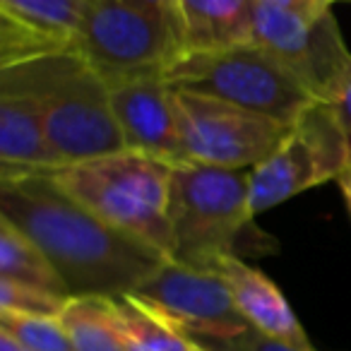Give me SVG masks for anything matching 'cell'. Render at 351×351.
Masks as SVG:
<instances>
[{"instance_id": "1", "label": "cell", "mask_w": 351, "mask_h": 351, "mask_svg": "<svg viewBox=\"0 0 351 351\" xmlns=\"http://www.w3.org/2000/svg\"><path fill=\"white\" fill-rule=\"evenodd\" d=\"M0 217L44 250L70 296H128L169 260L92 215L51 173H0Z\"/></svg>"}, {"instance_id": "2", "label": "cell", "mask_w": 351, "mask_h": 351, "mask_svg": "<svg viewBox=\"0 0 351 351\" xmlns=\"http://www.w3.org/2000/svg\"><path fill=\"white\" fill-rule=\"evenodd\" d=\"M0 87L41 97L46 135L65 164L125 152L106 80L80 53L0 68Z\"/></svg>"}, {"instance_id": "3", "label": "cell", "mask_w": 351, "mask_h": 351, "mask_svg": "<svg viewBox=\"0 0 351 351\" xmlns=\"http://www.w3.org/2000/svg\"><path fill=\"white\" fill-rule=\"evenodd\" d=\"M176 164L140 152H116L65 164L51 178L108 226L171 260V183Z\"/></svg>"}, {"instance_id": "4", "label": "cell", "mask_w": 351, "mask_h": 351, "mask_svg": "<svg viewBox=\"0 0 351 351\" xmlns=\"http://www.w3.org/2000/svg\"><path fill=\"white\" fill-rule=\"evenodd\" d=\"M250 171L178 164L171 183V260L215 269L226 255H239V241L253 229Z\"/></svg>"}, {"instance_id": "5", "label": "cell", "mask_w": 351, "mask_h": 351, "mask_svg": "<svg viewBox=\"0 0 351 351\" xmlns=\"http://www.w3.org/2000/svg\"><path fill=\"white\" fill-rule=\"evenodd\" d=\"M183 92L234 104L291 128L315 99L258 44L212 53H183L164 70Z\"/></svg>"}, {"instance_id": "6", "label": "cell", "mask_w": 351, "mask_h": 351, "mask_svg": "<svg viewBox=\"0 0 351 351\" xmlns=\"http://www.w3.org/2000/svg\"><path fill=\"white\" fill-rule=\"evenodd\" d=\"M77 53L106 84L164 73L183 53L173 17L140 10L125 0H82Z\"/></svg>"}, {"instance_id": "7", "label": "cell", "mask_w": 351, "mask_h": 351, "mask_svg": "<svg viewBox=\"0 0 351 351\" xmlns=\"http://www.w3.org/2000/svg\"><path fill=\"white\" fill-rule=\"evenodd\" d=\"M128 296L137 298L205 351H243L255 332L215 269L166 260Z\"/></svg>"}, {"instance_id": "8", "label": "cell", "mask_w": 351, "mask_h": 351, "mask_svg": "<svg viewBox=\"0 0 351 351\" xmlns=\"http://www.w3.org/2000/svg\"><path fill=\"white\" fill-rule=\"evenodd\" d=\"M351 166V140L332 104L315 101L289 128L279 147L250 171L253 215L337 181Z\"/></svg>"}, {"instance_id": "9", "label": "cell", "mask_w": 351, "mask_h": 351, "mask_svg": "<svg viewBox=\"0 0 351 351\" xmlns=\"http://www.w3.org/2000/svg\"><path fill=\"white\" fill-rule=\"evenodd\" d=\"M253 44L265 49L315 101L335 106L351 73V51L332 10L301 15L255 3Z\"/></svg>"}, {"instance_id": "10", "label": "cell", "mask_w": 351, "mask_h": 351, "mask_svg": "<svg viewBox=\"0 0 351 351\" xmlns=\"http://www.w3.org/2000/svg\"><path fill=\"white\" fill-rule=\"evenodd\" d=\"M186 164L253 171L287 137L289 125L219 99L176 89Z\"/></svg>"}, {"instance_id": "11", "label": "cell", "mask_w": 351, "mask_h": 351, "mask_svg": "<svg viewBox=\"0 0 351 351\" xmlns=\"http://www.w3.org/2000/svg\"><path fill=\"white\" fill-rule=\"evenodd\" d=\"M111 106L125 149L149 154L171 164H186L176 87L164 73L135 75L108 84Z\"/></svg>"}, {"instance_id": "12", "label": "cell", "mask_w": 351, "mask_h": 351, "mask_svg": "<svg viewBox=\"0 0 351 351\" xmlns=\"http://www.w3.org/2000/svg\"><path fill=\"white\" fill-rule=\"evenodd\" d=\"M215 272L221 274L231 296H234L236 308L260 335L293 346V349L315 351L293 308L289 306L284 293L267 274L250 267L241 255L221 258L215 265Z\"/></svg>"}, {"instance_id": "13", "label": "cell", "mask_w": 351, "mask_h": 351, "mask_svg": "<svg viewBox=\"0 0 351 351\" xmlns=\"http://www.w3.org/2000/svg\"><path fill=\"white\" fill-rule=\"evenodd\" d=\"M60 166L46 135L41 97L0 87V173H51Z\"/></svg>"}, {"instance_id": "14", "label": "cell", "mask_w": 351, "mask_h": 351, "mask_svg": "<svg viewBox=\"0 0 351 351\" xmlns=\"http://www.w3.org/2000/svg\"><path fill=\"white\" fill-rule=\"evenodd\" d=\"M173 15L183 53H212L253 44L255 0H176Z\"/></svg>"}, {"instance_id": "15", "label": "cell", "mask_w": 351, "mask_h": 351, "mask_svg": "<svg viewBox=\"0 0 351 351\" xmlns=\"http://www.w3.org/2000/svg\"><path fill=\"white\" fill-rule=\"evenodd\" d=\"M0 277L32 284V287L46 289L60 296H70L58 269L46 258L44 250L25 231H20L12 221L3 217H0Z\"/></svg>"}, {"instance_id": "16", "label": "cell", "mask_w": 351, "mask_h": 351, "mask_svg": "<svg viewBox=\"0 0 351 351\" xmlns=\"http://www.w3.org/2000/svg\"><path fill=\"white\" fill-rule=\"evenodd\" d=\"M75 351H130L108 296H73L60 313Z\"/></svg>"}, {"instance_id": "17", "label": "cell", "mask_w": 351, "mask_h": 351, "mask_svg": "<svg viewBox=\"0 0 351 351\" xmlns=\"http://www.w3.org/2000/svg\"><path fill=\"white\" fill-rule=\"evenodd\" d=\"M113 315L130 351H205L161 320L156 313L132 296L111 298Z\"/></svg>"}, {"instance_id": "18", "label": "cell", "mask_w": 351, "mask_h": 351, "mask_svg": "<svg viewBox=\"0 0 351 351\" xmlns=\"http://www.w3.org/2000/svg\"><path fill=\"white\" fill-rule=\"evenodd\" d=\"M0 15L68 39L77 46L82 0H0Z\"/></svg>"}, {"instance_id": "19", "label": "cell", "mask_w": 351, "mask_h": 351, "mask_svg": "<svg viewBox=\"0 0 351 351\" xmlns=\"http://www.w3.org/2000/svg\"><path fill=\"white\" fill-rule=\"evenodd\" d=\"M0 335H8L27 351H75L60 317L20 315L0 311Z\"/></svg>"}, {"instance_id": "20", "label": "cell", "mask_w": 351, "mask_h": 351, "mask_svg": "<svg viewBox=\"0 0 351 351\" xmlns=\"http://www.w3.org/2000/svg\"><path fill=\"white\" fill-rule=\"evenodd\" d=\"M70 296L46 291V289L32 287V284L12 282L0 277V311L20 313V315H39V317H60Z\"/></svg>"}, {"instance_id": "21", "label": "cell", "mask_w": 351, "mask_h": 351, "mask_svg": "<svg viewBox=\"0 0 351 351\" xmlns=\"http://www.w3.org/2000/svg\"><path fill=\"white\" fill-rule=\"evenodd\" d=\"M255 3L282 8V10H293L301 12V15H320V12L330 10V0H255Z\"/></svg>"}, {"instance_id": "22", "label": "cell", "mask_w": 351, "mask_h": 351, "mask_svg": "<svg viewBox=\"0 0 351 351\" xmlns=\"http://www.w3.org/2000/svg\"><path fill=\"white\" fill-rule=\"evenodd\" d=\"M243 351H303V349H293V346H287V344H282V341H274V339H269V337L260 335V332L255 330Z\"/></svg>"}, {"instance_id": "23", "label": "cell", "mask_w": 351, "mask_h": 351, "mask_svg": "<svg viewBox=\"0 0 351 351\" xmlns=\"http://www.w3.org/2000/svg\"><path fill=\"white\" fill-rule=\"evenodd\" d=\"M125 3L140 8V10L154 12V15H166V17H173V5H176V0H125Z\"/></svg>"}, {"instance_id": "24", "label": "cell", "mask_w": 351, "mask_h": 351, "mask_svg": "<svg viewBox=\"0 0 351 351\" xmlns=\"http://www.w3.org/2000/svg\"><path fill=\"white\" fill-rule=\"evenodd\" d=\"M337 113H339L341 123H344L346 132H349V140H351V73H349V80H346L344 89H341V97L339 101L335 104Z\"/></svg>"}, {"instance_id": "25", "label": "cell", "mask_w": 351, "mask_h": 351, "mask_svg": "<svg viewBox=\"0 0 351 351\" xmlns=\"http://www.w3.org/2000/svg\"><path fill=\"white\" fill-rule=\"evenodd\" d=\"M337 186H339L341 197H344L346 207H349V215H351V166L339 176V178H337Z\"/></svg>"}, {"instance_id": "26", "label": "cell", "mask_w": 351, "mask_h": 351, "mask_svg": "<svg viewBox=\"0 0 351 351\" xmlns=\"http://www.w3.org/2000/svg\"><path fill=\"white\" fill-rule=\"evenodd\" d=\"M0 351H27V349L17 344L15 339H10L8 335H0Z\"/></svg>"}, {"instance_id": "27", "label": "cell", "mask_w": 351, "mask_h": 351, "mask_svg": "<svg viewBox=\"0 0 351 351\" xmlns=\"http://www.w3.org/2000/svg\"><path fill=\"white\" fill-rule=\"evenodd\" d=\"M330 3H335V0H330Z\"/></svg>"}]
</instances>
